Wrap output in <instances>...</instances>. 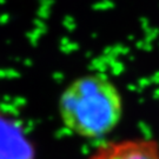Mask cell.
Masks as SVG:
<instances>
[{
	"label": "cell",
	"instance_id": "7a4b0ae2",
	"mask_svg": "<svg viewBox=\"0 0 159 159\" xmlns=\"http://www.w3.org/2000/svg\"><path fill=\"white\" fill-rule=\"evenodd\" d=\"M89 159H159V144L152 139H125L98 148Z\"/></svg>",
	"mask_w": 159,
	"mask_h": 159
},
{
	"label": "cell",
	"instance_id": "6da1fadb",
	"mask_svg": "<svg viewBox=\"0 0 159 159\" xmlns=\"http://www.w3.org/2000/svg\"><path fill=\"white\" fill-rule=\"evenodd\" d=\"M58 112L64 126L75 136L99 139L119 125L124 100L118 86L104 74L74 79L60 94Z\"/></svg>",
	"mask_w": 159,
	"mask_h": 159
}]
</instances>
